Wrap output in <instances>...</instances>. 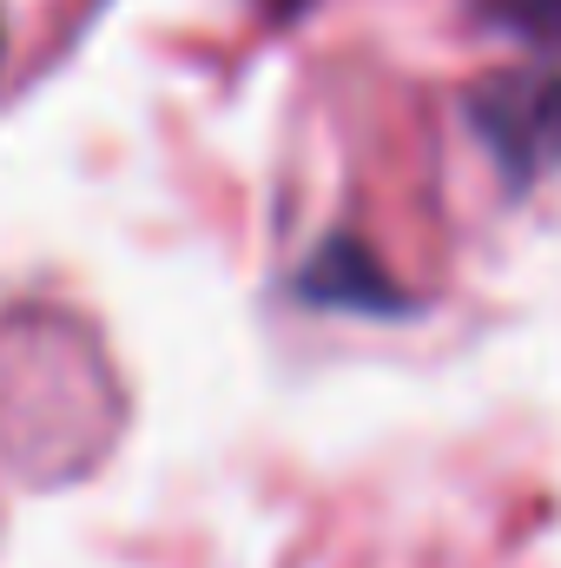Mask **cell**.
Listing matches in <instances>:
<instances>
[{"instance_id":"1","label":"cell","mask_w":561,"mask_h":568,"mask_svg":"<svg viewBox=\"0 0 561 568\" xmlns=\"http://www.w3.org/2000/svg\"><path fill=\"white\" fill-rule=\"evenodd\" d=\"M476 126L509 172H542L561 159V80L509 73L476 93Z\"/></svg>"},{"instance_id":"2","label":"cell","mask_w":561,"mask_h":568,"mask_svg":"<svg viewBox=\"0 0 561 568\" xmlns=\"http://www.w3.org/2000/svg\"><path fill=\"white\" fill-rule=\"evenodd\" d=\"M489 7H496V20H502L509 33H522L529 47L561 53V0H489Z\"/></svg>"}]
</instances>
